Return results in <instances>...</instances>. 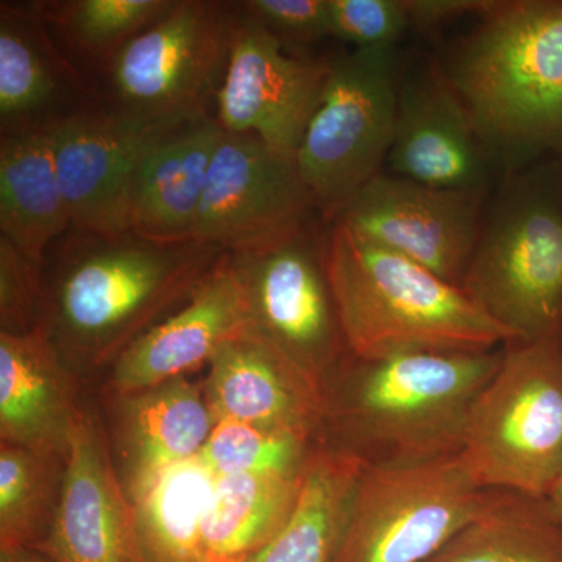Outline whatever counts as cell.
Returning <instances> with one entry per match:
<instances>
[{
  "label": "cell",
  "instance_id": "1",
  "mask_svg": "<svg viewBox=\"0 0 562 562\" xmlns=\"http://www.w3.org/2000/svg\"><path fill=\"white\" fill-rule=\"evenodd\" d=\"M224 251L198 241L161 244L128 233L72 231L50 279L43 330L74 372L113 362L180 308Z\"/></svg>",
  "mask_w": 562,
  "mask_h": 562
},
{
  "label": "cell",
  "instance_id": "2",
  "mask_svg": "<svg viewBox=\"0 0 562 562\" xmlns=\"http://www.w3.org/2000/svg\"><path fill=\"white\" fill-rule=\"evenodd\" d=\"M503 350L416 351L383 360L347 355L328 376L327 430L369 464H409L461 453L473 401ZM327 380V382H328Z\"/></svg>",
  "mask_w": 562,
  "mask_h": 562
},
{
  "label": "cell",
  "instance_id": "3",
  "mask_svg": "<svg viewBox=\"0 0 562 562\" xmlns=\"http://www.w3.org/2000/svg\"><path fill=\"white\" fill-rule=\"evenodd\" d=\"M325 262L347 351L358 360L416 351L483 353L519 342L460 284L341 221L327 225Z\"/></svg>",
  "mask_w": 562,
  "mask_h": 562
},
{
  "label": "cell",
  "instance_id": "4",
  "mask_svg": "<svg viewBox=\"0 0 562 562\" xmlns=\"http://www.w3.org/2000/svg\"><path fill=\"white\" fill-rule=\"evenodd\" d=\"M438 68L492 160L514 171L562 131V0H497Z\"/></svg>",
  "mask_w": 562,
  "mask_h": 562
},
{
  "label": "cell",
  "instance_id": "5",
  "mask_svg": "<svg viewBox=\"0 0 562 562\" xmlns=\"http://www.w3.org/2000/svg\"><path fill=\"white\" fill-rule=\"evenodd\" d=\"M462 288L517 341L562 324V195L531 172L506 173Z\"/></svg>",
  "mask_w": 562,
  "mask_h": 562
},
{
  "label": "cell",
  "instance_id": "6",
  "mask_svg": "<svg viewBox=\"0 0 562 562\" xmlns=\"http://www.w3.org/2000/svg\"><path fill=\"white\" fill-rule=\"evenodd\" d=\"M462 460L484 490L546 497L562 473V342L505 346L497 372L473 401Z\"/></svg>",
  "mask_w": 562,
  "mask_h": 562
},
{
  "label": "cell",
  "instance_id": "7",
  "mask_svg": "<svg viewBox=\"0 0 562 562\" xmlns=\"http://www.w3.org/2000/svg\"><path fill=\"white\" fill-rule=\"evenodd\" d=\"M238 2L176 0L98 80L103 109L154 125L210 113L227 70Z\"/></svg>",
  "mask_w": 562,
  "mask_h": 562
},
{
  "label": "cell",
  "instance_id": "8",
  "mask_svg": "<svg viewBox=\"0 0 562 562\" xmlns=\"http://www.w3.org/2000/svg\"><path fill=\"white\" fill-rule=\"evenodd\" d=\"M398 90L395 49H353L331 57L319 106L295 154L327 224L383 172L394 140Z\"/></svg>",
  "mask_w": 562,
  "mask_h": 562
},
{
  "label": "cell",
  "instance_id": "9",
  "mask_svg": "<svg viewBox=\"0 0 562 562\" xmlns=\"http://www.w3.org/2000/svg\"><path fill=\"white\" fill-rule=\"evenodd\" d=\"M484 492L461 453L364 462L333 562H425L471 522Z\"/></svg>",
  "mask_w": 562,
  "mask_h": 562
},
{
  "label": "cell",
  "instance_id": "10",
  "mask_svg": "<svg viewBox=\"0 0 562 562\" xmlns=\"http://www.w3.org/2000/svg\"><path fill=\"white\" fill-rule=\"evenodd\" d=\"M325 247L327 228L314 221L290 238L228 255L249 294L255 330L327 382L349 351Z\"/></svg>",
  "mask_w": 562,
  "mask_h": 562
},
{
  "label": "cell",
  "instance_id": "11",
  "mask_svg": "<svg viewBox=\"0 0 562 562\" xmlns=\"http://www.w3.org/2000/svg\"><path fill=\"white\" fill-rule=\"evenodd\" d=\"M314 216L319 214L295 157L273 150L254 133L224 132L192 239L239 254L290 238Z\"/></svg>",
  "mask_w": 562,
  "mask_h": 562
},
{
  "label": "cell",
  "instance_id": "12",
  "mask_svg": "<svg viewBox=\"0 0 562 562\" xmlns=\"http://www.w3.org/2000/svg\"><path fill=\"white\" fill-rule=\"evenodd\" d=\"M331 57H297L238 2L216 120L295 157L319 106Z\"/></svg>",
  "mask_w": 562,
  "mask_h": 562
},
{
  "label": "cell",
  "instance_id": "13",
  "mask_svg": "<svg viewBox=\"0 0 562 562\" xmlns=\"http://www.w3.org/2000/svg\"><path fill=\"white\" fill-rule=\"evenodd\" d=\"M486 194L439 190L382 172L336 221L462 286L482 231Z\"/></svg>",
  "mask_w": 562,
  "mask_h": 562
},
{
  "label": "cell",
  "instance_id": "14",
  "mask_svg": "<svg viewBox=\"0 0 562 562\" xmlns=\"http://www.w3.org/2000/svg\"><path fill=\"white\" fill-rule=\"evenodd\" d=\"M38 552L50 562H146L135 509L114 468L109 432L81 405L70 431L60 503Z\"/></svg>",
  "mask_w": 562,
  "mask_h": 562
},
{
  "label": "cell",
  "instance_id": "15",
  "mask_svg": "<svg viewBox=\"0 0 562 562\" xmlns=\"http://www.w3.org/2000/svg\"><path fill=\"white\" fill-rule=\"evenodd\" d=\"M203 383L214 422H241L319 443L327 430V382L260 331L236 336L214 353Z\"/></svg>",
  "mask_w": 562,
  "mask_h": 562
},
{
  "label": "cell",
  "instance_id": "16",
  "mask_svg": "<svg viewBox=\"0 0 562 562\" xmlns=\"http://www.w3.org/2000/svg\"><path fill=\"white\" fill-rule=\"evenodd\" d=\"M172 125L146 124L101 105L47 132L72 231L103 238L132 233L136 169L151 140Z\"/></svg>",
  "mask_w": 562,
  "mask_h": 562
},
{
  "label": "cell",
  "instance_id": "17",
  "mask_svg": "<svg viewBox=\"0 0 562 562\" xmlns=\"http://www.w3.org/2000/svg\"><path fill=\"white\" fill-rule=\"evenodd\" d=\"M254 328L249 294L224 254L177 312L111 366L106 394L149 390L209 364L222 344Z\"/></svg>",
  "mask_w": 562,
  "mask_h": 562
},
{
  "label": "cell",
  "instance_id": "18",
  "mask_svg": "<svg viewBox=\"0 0 562 562\" xmlns=\"http://www.w3.org/2000/svg\"><path fill=\"white\" fill-rule=\"evenodd\" d=\"M392 176L439 190L487 191L495 161L438 63L405 80L387 157Z\"/></svg>",
  "mask_w": 562,
  "mask_h": 562
},
{
  "label": "cell",
  "instance_id": "19",
  "mask_svg": "<svg viewBox=\"0 0 562 562\" xmlns=\"http://www.w3.org/2000/svg\"><path fill=\"white\" fill-rule=\"evenodd\" d=\"M101 106L32 3H0V136L50 132Z\"/></svg>",
  "mask_w": 562,
  "mask_h": 562
},
{
  "label": "cell",
  "instance_id": "20",
  "mask_svg": "<svg viewBox=\"0 0 562 562\" xmlns=\"http://www.w3.org/2000/svg\"><path fill=\"white\" fill-rule=\"evenodd\" d=\"M106 395L111 453L131 501L162 472L195 460L216 425L203 384L187 376L132 394Z\"/></svg>",
  "mask_w": 562,
  "mask_h": 562
},
{
  "label": "cell",
  "instance_id": "21",
  "mask_svg": "<svg viewBox=\"0 0 562 562\" xmlns=\"http://www.w3.org/2000/svg\"><path fill=\"white\" fill-rule=\"evenodd\" d=\"M80 408L77 373L43 328L0 331V442L68 457Z\"/></svg>",
  "mask_w": 562,
  "mask_h": 562
},
{
  "label": "cell",
  "instance_id": "22",
  "mask_svg": "<svg viewBox=\"0 0 562 562\" xmlns=\"http://www.w3.org/2000/svg\"><path fill=\"white\" fill-rule=\"evenodd\" d=\"M224 131L213 114L166 128L140 158L131 192V232L147 241H194L211 161Z\"/></svg>",
  "mask_w": 562,
  "mask_h": 562
},
{
  "label": "cell",
  "instance_id": "23",
  "mask_svg": "<svg viewBox=\"0 0 562 562\" xmlns=\"http://www.w3.org/2000/svg\"><path fill=\"white\" fill-rule=\"evenodd\" d=\"M69 227L49 133L0 136V236L44 265Z\"/></svg>",
  "mask_w": 562,
  "mask_h": 562
},
{
  "label": "cell",
  "instance_id": "24",
  "mask_svg": "<svg viewBox=\"0 0 562 562\" xmlns=\"http://www.w3.org/2000/svg\"><path fill=\"white\" fill-rule=\"evenodd\" d=\"M364 461L321 442L302 472L290 519L246 562H333Z\"/></svg>",
  "mask_w": 562,
  "mask_h": 562
},
{
  "label": "cell",
  "instance_id": "25",
  "mask_svg": "<svg viewBox=\"0 0 562 562\" xmlns=\"http://www.w3.org/2000/svg\"><path fill=\"white\" fill-rule=\"evenodd\" d=\"M302 472L214 480L202 522V562H246L271 541L290 519Z\"/></svg>",
  "mask_w": 562,
  "mask_h": 562
},
{
  "label": "cell",
  "instance_id": "26",
  "mask_svg": "<svg viewBox=\"0 0 562 562\" xmlns=\"http://www.w3.org/2000/svg\"><path fill=\"white\" fill-rule=\"evenodd\" d=\"M425 562H562V528L546 497L486 490L471 522Z\"/></svg>",
  "mask_w": 562,
  "mask_h": 562
},
{
  "label": "cell",
  "instance_id": "27",
  "mask_svg": "<svg viewBox=\"0 0 562 562\" xmlns=\"http://www.w3.org/2000/svg\"><path fill=\"white\" fill-rule=\"evenodd\" d=\"M176 0H50L32 2L55 43L74 65L98 80L133 38Z\"/></svg>",
  "mask_w": 562,
  "mask_h": 562
},
{
  "label": "cell",
  "instance_id": "28",
  "mask_svg": "<svg viewBox=\"0 0 562 562\" xmlns=\"http://www.w3.org/2000/svg\"><path fill=\"white\" fill-rule=\"evenodd\" d=\"M214 480L195 458L162 472L132 498L144 561L202 562V522Z\"/></svg>",
  "mask_w": 562,
  "mask_h": 562
},
{
  "label": "cell",
  "instance_id": "29",
  "mask_svg": "<svg viewBox=\"0 0 562 562\" xmlns=\"http://www.w3.org/2000/svg\"><path fill=\"white\" fill-rule=\"evenodd\" d=\"M68 457L0 442V554L36 550L60 503Z\"/></svg>",
  "mask_w": 562,
  "mask_h": 562
},
{
  "label": "cell",
  "instance_id": "30",
  "mask_svg": "<svg viewBox=\"0 0 562 562\" xmlns=\"http://www.w3.org/2000/svg\"><path fill=\"white\" fill-rule=\"evenodd\" d=\"M316 446L241 422H217L198 460L216 479L243 473H301Z\"/></svg>",
  "mask_w": 562,
  "mask_h": 562
},
{
  "label": "cell",
  "instance_id": "31",
  "mask_svg": "<svg viewBox=\"0 0 562 562\" xmlns=\"http://www.w3.org/2000/svg\"><path fill=\"white\" fill-rule=\"evenodd\" d=\"M46 302L44 265L0 236V331L25 335L41 330Z\"/></svg>",
  "mask_w": 562,
  "mask_h": 562
},
{
  "label": "cell",
  "instance_id": "32",
  "mask_svg": "<svg viewBox=\"0 0 562 562\" xmlns=\"http://www.w3.org/2000/svg\"><path fill=\"white\" fill-rule=\"evenodd\" d=\"M330 36L353 49H395L409 20L403 0H328Z\"/></svg>",
  "mask_w": 562,
  "mask_h": 562
},
{
  "label": "cell",
  "instance_id": "33",
  "mask_svg": "<svg viewBox=\"0 0 562 562\" xmlns=\"http://www.w3.org/2000/svg\"><path fill=\"white\" fill-rule=\"evenodd\" d=\"M244 10L260 21L281 46L297 57L330 36L328 0H246Z\"/></svg>",
  "mask_w": 562,
  "mask_h": 562
},
{
  "label": "cell",
  "instance_id": "34",
  "mask_svg": "<svg viewBox=\"0 0 562 562\" xmlns=\"http://www.w3.org/2000/svg\"><path fill=\"white\" fill-rule=\"evenodd\" d=\"M497 0H403L409 25L435 31L461 18L483 16Z\"/></svg>",
  "mask_w": 562,
  "mask_h": 562
},
{
  "label": "cell",
  "instance_id": "35",
  "mask_svg": "<svg viewBox=\"0 0 562 562\" xmlns=\"http://www.w3.org/2000/svg\"><path fill=\"white\" fill-rule=\"evenodd\" d=\"M546 501L549 503L550 509H552L554 519L562 528V473L560 479L554 482L552 490L546 495Z\"/></svg>",
  "mask_w": 562,
  "mask_h": 562
},
{
  "label": "cell",
  "instance_id": "36",
  "mask_svg": "<svg viewBox=\"0 0 562 562\" xmlns=\"http://www.w3.org/2000/svg\"><path fill=\"white\" fill-rule=\"evenodd\" d=\"M0 562H50L43 554L33 552V550H24V552L14 554H0Z\"/></svg>",
  "mask_w": 562,
  "mask_h": 562
},
{
  "label": "cell",
  "instance_id": "37",
  "mask_svg": "<svg viewBox=\"0 0 562 562\" xmlns=\"http://www.w3.org/2000/svg\"><path fill=\"white\" fill-rule=\"evenodd\" d=\"M553 146H557L558 150H560L562 154V131H561L560 135H558V138L554 139Z\"/></svg>",
  "mask_w": 562,
  "mask_h": 562
},
{
  "label": "cell",
  "instance_id": "38",
  "mask_svg": "<svg viewBox=\"0 0 562 562\" xmlns=\"http://www.w3.org/2000/svg\"><path fill=\"white\" fill-rule=\"evenodd\" d=\"M558 338H560V341L562 342V324H561L560 333H558Z\"/></svg>",
  "mask_w": 562,
  "mask_h": 562
}]
</instances>
